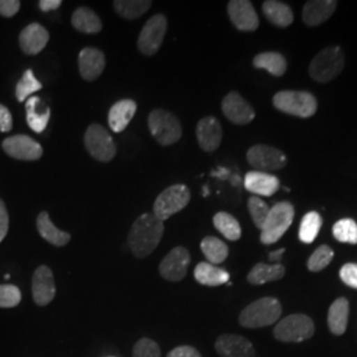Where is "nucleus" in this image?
Here are the masks:
<instances>
[{
	"label": "nucleus",
	"instance_id": "20",
	"mask_svg": "<svg viewBox=\"0 0 357 357\" xmlns=\"http://www.w3.org/2000/svg\"><path fill=\"white\" fill-rule=\"evenodd\" d=\"M245 188L257 196H273L280 190L281 181L274 175L261 171H250L245 175Z\"/></svg>",
	"mask_w": 357,
	"mask_h": 357
},
{
	"label": "nucleus",
	"instance_id": "27",
	"mask_svg": "<svg viewBox=\"0 0 357 357\" xmlns=\"http://www.w3.org/2000/svg\"><path fill=\"white\" fill-rule=\"evenodd\" d=\"M264 15L268 22L275 26L286 28L294 22V13L291 8L278 0H266L262 6Z\"/></svg>",
	"mask_w": 357,
	"mask_h": 357
},
{
	"label": "nucleus",
	"instance_id": "40",
	"mask_svg": "<svg viewBox=\"0 0 357 357\" xmlns=\"http://www.w3.org/2000/svg\"><path fill=\"white\" fill-rule=\"evenodd\" d=\"M22 302V293L15 284H0V308H13Z\"/></svg>",
	"mask_w": 357,
	"mask_h": 357
},
{
	"label": "nucleus",
	"instance_id": "26",
	"mask_svg": "<svg viewBox=\"0 0 357 357\" xmlns=\"http://www.w3.org/2000/svg\"><path fill=\"white\" fill-rule=\"evenodd\" d=\"M195 278L204 286H220L229 282V273L225 268H218L209 262H200L195 268Z\"/></svg>",
	"mask_w": 357,
	"mask_h": 357
},
{
	"label": "nucleus",
	"instance_id": "32",
	"mask_svg": "<svg viewBox=\"0 0 357 357\" xmlns=\"http://www.w3.org/2000/svg\"><path fill=\"white\" fill-rule=\"evenodd\" d=\"M213 224H215V228L229 241H237L241 238V234H243L241 225L237 221V218L229 213L218 212L213 217Z\"/></svg>",
	"mask_w": 357,
	"mask_h": 357
},
{
	"label": "nucleus",
	"instance_id": "28",
	"mask_svg": "<svg viewBox=\"0 0 357 357\" xmlns=\"http://www.w3.org/2000/svg\"><path fill=\"white\" fill-rule=\"evenodd\" d=\"M348 317H349V302L345 298L336 299L328 310L330 331L336 336L343 335L348 326Z\"/></svg>",
	"mask_w": 357,
	"mask_h": 357
},
{
	"label": "nucleus",
	"instance_id": "17",
	"mask_svg": "<svg viewBox=\"0 0 357 357\" xmlns=\"http://www.w3.org/2000/svg\"><path fill=\"white\" fill-rule=\"evenodd\" d=\"M196 138L206 153H213L222 141V128L215 116H205L196 128Z\"/></svg>",
	"mask_w": 357,
	"mask_h": 357
},
{
	"label": "nucleus",
	"instance_id": "47",
	"mask_svg": "<svg viewBox=\"0 0 357 357\" xmlns=\"http://www.w3.org/2000/svg\"><path fill=\"white\" fill-rule=\"evenodd\" d=\"M63 4L61 0H40L38 7L43 13H50L53 10H57Z\"/></svg>",
	"mask_w": 357,
	"mask_h": 357
},
{
	"label": "nucleus",
	"instance_id": "2",
	"mask_svg": "<svg viewBox=\"0 0 357 357\" xmlns=\"http://www.w3.org/2000/svg\"><path fill=\"white\" fill-rule=\"evenodd\" d=\"M282 306L275 298H261L245 307L240 314V324L245 328L268 327L281 318Z\"/></svg>",
	"mask_w": 357,
	"mask_h": 357
},
{
	"label": "nucleus",
	"instance_id": "34",
	"mask_svg": "<svg viewBox=\"0 0 357 357\" xmlns=\"http://www.w3.org/2000/svg\"><path fill=\"white\" fill-rule=\"evenodd\" d=\"M114 8L116 13L128 20H134L141 17L151 7L150 0H115Z\"/></svg>",
	"mask_w": 357,
	"mask_h": 357
},
{
	"label": "nucleus",
	"instance_id": "4",
	"mask_svg": "<svg viewBox=\"0 0 357 357\" xmlns=\"http://www.w3.org/2000/svg\"><path fill=\"white\" fill-rule=\"evenodd\" d=\"M273 105L284 114L310 118L318 110L317 98L308 91L283 90L274 96Z\"/></svg>",
	"mask_w": 357,
	"mask_h": 357
},
{
	"label": "nucleus",
	"instance_id": "44",
	"mask_svg": "<svg viewBox=\"0 0 357 357\" xmlns=\"http://www.w3.org/2000/svg\"><path fill=\"white\" fill-rule=\"evenodd\" d=\"M8 227H10V217L6 204L0 199V243L6 238L8 233Z\"/></svg>",
	"mask_w": 357,
	"mask_h": 357
},
{
	"label": "nucleus",
	"instance_id": "18",
	"mask_svg": "<svg viewBox=\"0 0 357 357\" xmlns=\"http://www.w3.org/2000/svg\"><path fill=\"white\" fill-rule=\"evenodd\" d=\"M106 65V59L103 52L88 47L84 48L78 54V68L79 75L86 81H96L103 73Z\"/></svg>",
	"mask_w": 357,
	"mask_h": 357
},
{
	"label": "nucleus",
	"instance_id": "31",
	"mask_svg": "<svg viewBox=\"0 0 357 357\" xmlns=\"http://www.w3.org/2000/svg\"><path fill=\"white\" fill-rule=\"evenodd\" d=\"M286 268L281 264H257L250 270L248 275V281L252 284H265L268 282L278 281L284 277Z\"/></svg>",
	"mask_w": 357,
	"mask_h": 357
},
{
	"label": "nucleus",
	"instance_id": "43",
	"mask_svg": "<svg viewBox=\"0 0 357 357\" xmlns=\"http://www.w3.org/2000/svg\"><path fill=\"white\" fill-rule=\"evenodd\" d=\"M19 0H0V15L4 17H13L20 10Z\"/></svg>",
	"mask_w": 357,
	"mask_h": 357
},
{
	"label": "nucleus",
	"instance_id": "3",
	"mask_svg": "<svg viewBox=\"0 0 357 357\" xmlns=\"http://www.w3.org/2000/svg\"><path fill=\"white\" fill-rule=\"evenodd\" d=\"M344 52L340 47H328L320 51L311 61L308 72L312 79L320 84L330 82L344 69Z\"/></svg>",
	"mask_w": 357,
	"mask_h": 357
},
{
	"label": "nucleus",
	"instance_id": "9",
	"mask_svg": "<svg viewBox=\"0 0 357 357\" xmlns=\"http://www.w3.org/2000/svg\"><path fill=\"white\" fill-rule=\"evenodd\" d=\"M85 147L88 153L98 162H110L116 153L114 141L110 132L101 125H90L85 132Z\"/></svg>",
	"mask_w": 357,
	"mask_h": 357
},
{
	"label": "nucleus",
	"instance_id": "30",
	"mask_svg": "<svg viewBox=\"0 0 357 357\" xmlns=\"http://www.w3.org/2000/svg\"><path fill=\"white\" fill-rule=\"evenodd\" d=\"M257 69H265L270 75L282 77L287 70V61L278 52H264L257 54L253 60Z\"/></svg>",
	"mask_w": 357,
	"mask_h": 357
},
{
	"label": "nucleus",
	"instance_id": "46",
	"mask_svg": "<svg viewBox=\"0 0 357 357\" xmlns=\"http://www.w3.org/2000/svg\"><path fill=\"white\" fill-rule=\"evenodd\" d=\"M167 357H202L200 355V352L196 349V348H193V347H190V345H181V347H178V348H175V349H172Z\"/></svg>",
	"mask_w": 357,
	"mask_h": 357
},
{
	"label": "nucleus",
	"instance_id": "41",
	"mask_svg": "<svg viewBox=\"0 0 357 357\" xmlns=\"http://www.w3.org/2000/svg\"><path fill=\"white\" fill-rule=\"evenodd\" d=\"M134 357H162L160 348L151 339L143 337L137 344L134 345L132 349Z\"/></svg>",
	"mask_w": 357,
	"mask_h": 357
},
{
	"label": "nucleus",
	"instance_id": "15",
	"mask_svg": "<svg viewBox=\"0 0 357 357\" xmlns=\"http://www.w3.org/2000/svg\"><path fill=\"white\" fill-rule=\"evenodd\" d=\"M230 22L238 31L253 32L259 26V19L255 7L248 0H231L228 3Z\"/></svg>",
	"mask_w": 357,
	"mask_h": 357
},
{
	"label": "nucleus",
	"instance_id": "13",
	"mask_svg": "<svg viewBox=\"0 0 357 357\" xmlns=\"http://www.w3.org/2000/svg\"><path fill=\"white\" fill-rule=\"evenodd\" d=\"M4 153L17 160H38L43 156L40 143L28 135H13L1 143Z\"/></svg>",
	"mask_w": 357,
	"mask_h": 357
},
{
	"label": "nucleus",
	"instance_id": "1",
	"mask_svg": "<svg viewBox=\"0 0 357 357\" xmlns=\"http://www.w3.org/2000/svg\"><path fill=\"white\" fill-rule=\"evenodd\" d=\"M165 233V222L153 213H144L135 220L128 233V246L137 258L151 255Z\"/></svg>",
	"mask_w": 357,
	"mask_h": 357
},
{
	"label": "nucleus",
	"instance_id": "42",
	"mask_svg": "<svg viewBox=\"0 0 357 357\" xmlns=\"http://www.w3.org/2000/svg\"><path fill=\"white\" fill-rule=\"evenodd\" d=\"M340 280L347 286L357 289V264H347L340 268Z\"/></svg>",
	"mask_w": 357,
	"mask_h": 357
},
{
	"label": "nucleus",
	"instance_id": "19",
	"mask_svg": "<svg viewBox=\"0 0 357 357\" xmlns=\"http://www.w3.org/2000/svg\"><path fill=\"white\" fill-rule=\"evenodd\" d=\"M215 347L221 357H255L253 344L240 335H222Z\"/></svg>",
	"mask_w": 357,
	"mask_h": 357
},
{
	"label": "nucleus",
	"instance_id": "7",
	"mask_svg": "<svg viewBox=\"0 0 357 357\" xmlns=\"http://www.w3.org/2000/svg\"><path fill=\"white\" fill-rule=\"evenodd\" d=\"M149 128L153 138L162 146H171L180 141L183 130L178 118L163 109H156L149 115Z\"/></svg>",
	"mask_w": 357,
	"mask_h": 357
},
{
	"label": "nucleus",
	"instance_id": "33",
	"mask_svg": "<svg viewBox=\"0 0 357 357\" xmlns=\"http://www.w3.org/2000/svg\"><path fill=\"white\" fill-rule=\"evenodd\" d=\"M200 246H202L205 258L212 265L222 264L229 255L228 245L217 237H205Z\"/></svg>",
	"mask_w": 357,
	"mask_h": 357
},
{
	"label": "nucleus",
	"instance_id": "25",
	"mask_svg": "<svg viewBox=\"0 0 357 357\" xmlns=\"http://www.w3.org/2000/svg\"><path fill=\"white\" fill-rule=\"evenodd\" d=\"M38 233L40 236L48 241V243L54 245V246H64L70 241V234L59 229L53 222L48 212H41L36 220Z\"/></svg>",
	"mask_w": 357,
	"mask_h": 357
},
{
	"label": "nucleus",
	"instance_id": "23",
	"mask_svg": "<svg viewBox=\"0 0 357 357\" xmlns=\"http://www.w3.org/2000/svg\"><path fill=\"white\" fill-rule=\"evenodd\" d=\"M137 112V103L132 100H121L115 102L109 112V126L114 132H122L128 128Z\"/></svg>",
	"mask_w": 357,
	"mask_h": 357
},
{
	"label": "nucleus",
	"instance_id": "5",
	"mask_svg": "<svg viewBox=\"0 0 357 357\" xmlns=\"http://www.w3.org/2000/svg\"><path fill=\"white\" fill-rule=\"evenodd\" d=\"M294 216L295 209L289 202H281L270 208L268 218L261 229V243L273 245L280 241L293 224Z\"/></svg>",
	"mask_w": 357,
	"mask_h": 357
},
{
	"label": "nucleus",
	"instance_id": "29",
	"mask_svg": "<svg viewBox=\"0 0 357 357\" xmlns=\"http://www.w3.org/2000/svg\"><path fill=\"white\" fill-rule=\"evenodd\" d=\"M72 26L82 33H98L102 29L101 19L88 7L77 8L72 15Z\"/></svg>",
	"mask_w": 357,
	"mask_h": 357
},
{
	"label": "nucleus",
	"instance_id": "12",
	"mask_svg": "<svg viewBox=\"0 0 357 357\" xmlns=\"http://www.w3.org/2000/svg\"><path fill=\"white\" fill-rule=\"evenodd\" d=\"M190 262V252L183 246H178L172 249L160 262V275L167 281L180 282L185 278Z\"/></svg>",
	"mask_w": 357,
	"mask_h": 357
},
{
	"label": "nucleus",
	"instance_id": "37",
	"mask_svg": "<svg viewBox=\"0 0 357 357\" xmlns=\"http://www.w3.org/2000/svg\"><path fill=\"white\" fill-rule=\"evenodd\" d=\"M41 88H43V85L38 82L33 72L31 69H28L16 85V98L19 102H24L31 94L36 93Z\"/></svg>",
	"mask_w": 357,
	"mask_h": 357
},
{
	"label": "nucleus",
	"instance_id": "48",
	"mask_svg": "<svg viewBox=\"0 0 357 357\" xmlns=\"http://www.w3.org/2000/svg\"><path fill=\"white\" fill-rule=\"evenodd\" d=\"M283 253H284V249H283V248L278 249V250H274V252L268 253V259H270L271 262H274V264H280Z\"/></svg>",
	"mask_w": 357,
	"mask_h": 357
},
{
	"label": "nucleus",
	"instance_id": "36",
	"mask_svg": "<svg viewBox=\"0 0 357 357\" xmlns=\"http://www.w3.org/2000/svg\"><path fill=\"white\" fill-rule=\"evenodd\" d=\"M332 233L335 238L340 243H351V245L357 243V224L356 221L352 218L339 220L333 225Z\"/></svg>",
	"mask_w": 357,
	"mask_h": 357
},
{
	"label": "nucleus",
	"instance_id": "14",
	"mask_svg": "<svg viewBox=\"0 0 357 357\" xmlns=\"http://www.w3.org/2000/svg\"><path fill=\"white\" fill-rule=\"evenodd\" d=\"M221 107L224 115L234 125H248L255 118L252 105L236 91H230L228 96L224 97Z\"/></svg>",
	"mask_w": 357,
	"mask_h": 357
},
{
	"label": "nucleus",
	"instance_id": "39",
	"mask_svg": "<svg viewBox=\"0 0 357 357\" xmlns=\"http://www.w3.org/2000/svg\"><path fill=\"white\" fill-rule=\"evenodd\" d=\"M248 208H249V213L252 216L255 227L258 229H262V227L268 218L270 206L261 197L252 196L248 202Z\"/></svg>",
	"mask_w": 357,
	"mask_h": 357
},
{
	"label": "nucleus",
	"instance_id": "11",
	"mask_svg": "<svg viewBox=\"0 0 357 357\" xmlns=\"http://www.w3.org/2000/svg\"><path fill=\"white\" fill-rule=\"evenodd\" d=\"M246 159L255 171L261 172L278 171L284 168L287 163L286 155L281 150L266 144L253 146L246 153Z\"/></svg>",
	"mask_w": 357,
	"mask_h": 357
},
{
	"label": "nucleus",
	"instance_id": "21",
	"mask_svg": "<svg viewBox=\"0 0 357 357\" xmlns=\"http://www.w3.org/2000/svg\"><path fill=\"white\" fill-rule=\"evenodd\" d=\"M337 1L335 0H310L302 11L303 23L308 26H317L327 22L336 11Z\"/></svg>",
	"mask_w": 357,
	"mask_h": 357
},
{
	"label": "nucleus",
	"instance_id": "22",
	"mask_svg": "<svg viewBox=\"0 0 357 357\" xmlns=\"http://www.w3.org/2000/svg\"><path fill=\"white\" fill-rule=\"evenodd\" d=\"M48 41H50L48 31L38 23L26 26L19 36L22 51L29 56L38 54L43 51L48 44Z\"/></svg>",
	"mask_w": 357,
	"mask_h": 357
},
{
	"label": "nucleus",
	"instance_id": "10",
	"mask_svg": "<svg viewBox=\"0 0 357 357\" xmlns=\"http://www.w3.org/2000/svg\"><path fill=\"white\" fill-rule=\"evenodd\" d=\"M167 32V17L158 13L149 19L138 38V50L146 56H153L160 50Z\"/></svg>",
	"mask_w": 357,
	"mask_h": 357
},
{
	"label": "nucleus",
	"instance_id": "6",
	"mask_svg": "<svg viewBox=\"0 0 357 357\" xmlns=\"http://www.w3.org/2000/svg\"><path fill=\"white\" fill-rule=\"evenodd\" d=\"M191 200V192L185 184H175L162 192L153 203V215L163 222L183 211Z\"/></svg>",
	"mask_w": 357,
	"mask_h": 357
},
{
	"label": "nucleus",
	"instance_id": "45",
	"mask_svg": "<svg viewBox=\"0 0 357 357\" xmlns=\"http://www.w3.org/2000/svg\"><path fill=\"white\" fill-rule=\"evenodd\" d=\"M13 125L11 112L4 105H0V131L1 132H8V131H11Z\"/></svg>",
	"mask_w": 357,
	"mask_h": 357
},
{
	"label": "nucleus",
	"instance_id": "16",
	"mask_svg": "<svg viewBox=\"0 0 357 357\" xmlns=\"http://www.w3.org/2000/svg\"><path fill=\"white\" fill-rule=\"evenodd\" d=\"M32 295L38 306H47L54 299L56 284L51 268L48 266H38L32 278Z\"/></svg>",
	"mask_w": 357,
	"mask_h": 357
},
{
	"label": "nucleus",
	"instance_id": "35",
	"mask_svg": "<svg viewBox=\"0 0 357 357\" xmlns=\"http://www.w3.org/2000/svg\"><path fill=\"white\" fill-rule=\"evenodd\" d=\"M321 224H323L321 216L318 212H308L302 218V222L299 227V240L305 243H314L319 234Z\"/></svg>",
	"mask_w": 357,
	"mask_h": 357
},
{
	"label": "nucleus",
	"instance_id": "38",
	"mask_svg": "<svg viewBox=\"0 0 357 357\" xmlns=\"http://www.w3.org/2000/svg\"><path fill=\"white\" fill-rule=\"evenodd\" d=\"M333 258V250L327 245L319 246L307 261V268L310 271L318 273L327 268Z\"/></svg>",
	"mask_w": 357,
	"mask_h": 357
},
{
	"label": "nucleus",
	"instance_id": "24",
	"mask_svg": "<svg viewBox=\"0 0 357 357\" xmlns=\"http://www.w3.org/2000/svg\"><path fill=\"white\" fill-rule=\"evenodd\" d=\"M26 122L35 132H43L50 122L51 110L50 107H43L38 97H31L26 102Z\"/></svg>",
	"mask_w": 357,
	"mask_h": 357
},
{
	"label": "nucleus",
	"instance_id": "8",
	"mask_svg": "<svg viewBox=\"0 0 357 357\" xmlns=\"http://www.w3.org/2000/svg\"><path fill=\"white\" fill-rule=\"evenodd\" d=\"M315 326L311 318L303 314H294L282 319L274 328V336L283 343H301L312 337Z\"/></svg>",
	"mask_w": 357,
	"mask_h": 357
},
{
	"label": "nucleus",
	"instance_id": "49",
	"mask_svg": "<svg viewBox=\"0 0 357 357\" xmlns=\"http://www.w3.org/2000/svg\"><path fill=\"white\" fill-rule=\"evenodd\" d=\"M212 175L217 176V178H227V175H229V172L225 168H218Z\"/></svg>",
	"mask_w": 357,
	"mask_h": 357
}]
</instances>
